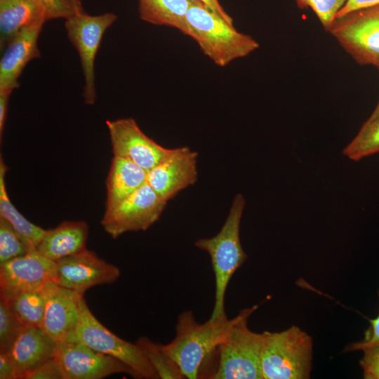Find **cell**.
<instances>
[{
	"label": "cell",
	"mask_w": 379,
	"mask_h": 379,
	"mask_svg": "<svg viewBox=\"0 0 379 379\" xmlns=\"http://www.w3.org/2000/svg\"><path fill=\"white\" fill-rule=\"evenodd\" d=\"M232 322L225 316L199 324L190 310L178 316L175 338L164 347L185 378H206V370L216 361L218 347Z\"/></svg>",
	"instance_id": "obj_1"
},
{
	"label": "cell",
	"mask_w": 379,
	"mask_h": 379,
	"mask_svg": "<svg viewBox=\"0 0 379 379\" xmlns=\"http://www.w3.org/2000/svg\"><path fill=\"white\" fill-rule=\"evenodd\" d=\"M185 26V34L195 40L203 53L220 67L246 57L259 47L251 36L237 31L199 0L189 8Z\"/></svg>",
	"instance_id": "obj_2"
},
{
	"label": "cell",
	"mask_w": 379,
	"mask_h": 379,
	"mask_svg": "<svg viewBox=\"0 0 379 379\" xmlns=\"http://www.w3.org/2000/svg\"><path fill=\"white\" fill-rule=\"evenodd\" d=\"M245 205L244 197L237 194L220 232L213 237L200 239L194 243L210 255L215 274V301L211 320L226 316V289L232 275L247 259L240 240V223Z\"/></svg>",
	"instance_id": "obj_3"
},
{
	"label": "cell",
	"mask_w": 379,
	"mask_h": 379,
	"mask_svg": "<svg viewBox=\"0 0 379 379\" xmlns=\"http://www.w3.org/2000/svg\"><path fill=\"white\" fill-rule=\"evenodd\" d=\"M258 307L243 309L232 319L218 347L216 365L209 378L262 379V333L251 331L247 325Z\"/></svg>",
	"instance_id": "obj_4"
},
{
	"label": "cell",
	"mask_w": 379,
	"mask_h": 379,
	"mask_svg": "<svg viewBox=\"0 0 379 379\" xmlns=\"http://www.w3.org/2000/svg\"><path fill=\"white\" fill-rule=\"evenodd\" d=\"M262 379H307L312 368L313 340L297 326L279 332L264 331Z\"/></svg>",
	"instance_id": "obj_5"
},
{
	"label": "cell",
	"mask_w": 379,
	"mask_h": 379,
	"mask_svg": "<svg viewBox=\"0 0 379 379\" xmlns=\"http://www.w3.org/2000/svg\"><path fill=\"white\" fill-rule=\"evenodd\" d=\"M122 361L132 369L135 378H159L146 354L136 343L126 341L107 329L93 314L84 298L81 302L77 328L68 340Z\"/></svg>",
	"instance_id": "obj_6"
},
{
	"label": "cell",
	"mask_w": 379,
	"mask_h": 379,
	"mask_svg": "<svg viewBox=\"0 0 379 379\" xmlns=\"http://www.w3.org/2000/svg\"><path fill=\"white\" fill-rule=\"evenodd\" d=\"M117 18L113 13L90 15L81 12L65 19L67 37L77 50L81 62L84 77L82 95L86 105H93L96 100L95 59L105 32Z\"/></svg>",
	"instance_id": "obj_7"
},
{
	"label": "cell",
	"mask_w": 379,
	"mask_h": 379,
	"mask_svg": "<svg viewBox=\"0 0 379 379\" xmlns=\"http://www.w3.org/2000/svg\"><path fill=\"white\" fill-rule=\"evenodd\" d=\"M329 32L358 63L379 69V5L337 18Z\"/></svg>",
	"instance_id": "obj_8"
},
{
	"label": "cell",
	"mask_w": 379,
	"mask_h": 379,
	"mask_svg": "<svg viewBox=\"0 0 379 379\" xmlns=\"http://www.w3.org/2000/svg\"><path fill=\"white\" fill-rule=\"evenodd\" d=\"M166 204L146 182L115 207L105 211L100 223L113 239L128 232L145 231L159 220Z\"/></svg>",
	"instance_id": "obj_9"
},
{
	"label": "cell",
	"mask_w": 379,
	"mask_h": 379,
	"mask_svg": "<svg viewBox=\"0 0 379 379\" xmlns=\"http://www.w3.org/2000/svg\"><path fill=\"white\" fill-rule=\"evenodd\" d=\"M53 357L61 368L63 379H102L116 373L134 378L132 369L122 361L78 342L57 343Z\"/></svg>",
	"instance_id": "obj_10"
},
{
	"label": "cell",
	"mask_w": 379,
	"mask_h": 379,
	"mask_svg": "<svg viewBox=\"0 0 379 379\" xmlns=\"http://www.w3.org/2000/svg\"><path fill=\"white\" fill-rule=\"evenodd\" d=\"M120 275L118 267L86 248L55 262L53 281L62 287L84 294L92 287L115 282Z\"/></svg>",
	"instance_id": "obj_11"
},
{
	"label": "cell",
	"mask_w": 379,
	"mask_h": 379,
	"mask_svg": "<svg viewBox=\"0 0 379 379\" xmlns=\"http://www.w3.org/2000/svg\"><path fill=\"white\" fill-rule=\"evenodd\" d=\"M106 124L114 156L128 159L147 171L161 162L171 150L148 137L133 118L108 120Z\"/></svg>",
	"instance_id": "obj_12"
},
{
	"label": "cell",
	"mask_w": 379,
	"mask_h": 379,
	"mask_svg": "<svg viewBox=\"0 0 379 379\" xmlns=\"http://www.w3.org/2000/svg\"><path fill=\"white\" fill-rule=\"evenodd\" d=\"M43 290L46 306L41 328L56 344L68 340L77 328L84 294L53 281L47 282Z\"/></svg>",
	"instance_id": "obj_13"
},
{
	"label": "cell",
	"mask_w": 379,
	"mask_h": 379,
	"mask_svg": "<svg viewBox=\"0 0 379 379\" xmlns=\"http://www.w3.org/2000/svg\"><path fill=\"white\" fill-rule=\"evenodd\" d=\"M197 152L187 147L171 149L161 162L147 171V182L168 201L197 182Z\"/></svg>",
	"instance_id": "obj_14"
},
{
	"label": "cell",
	"mask_w": 379,
	"mask_h": 379,
	"mask_svg": "<svg viewBox=\"0 0 379 379\" xmlns=\"http://www.w3.org/2000/svg\"><path fill=\"white\" fill-rule=\"evenodd\" d=\"M54 277L55 262L34 248L0 264V293L40 289Z\"/></svg>",
	"instance_id": "obj_15"
},
{
	"label": "cell",
	"mask_w": 379,
	"mask_h": 379,
	"mask_svg": "<svg viewBox=\"0 0 379 379\" xmlns=\"http://www.w3.org/2000/svg\"><path fill=\"white\" fill-rule=\"evenodd\" d=\"M45 21H39L23 29L3 51L0 60V91L11 93L20 86L19 78L33 59L41 57L39 36Z\"/></svg>",
	"instance_id": "obj_16"
},
{
	"label": "cell",
	"mask_w": 379,
	"mask_h": 379,
	"mask_svg": "<svg viewBox=\"0 0 379 379\" xmlns=\"http://www.w3.org/2000/svg\"><path fill=\"white\" fill-rule=\"evenodd\" d=\"M56 343L41 328L24 326L7 352L20 379L54 355Z\"/></svg>",
	"instance_id": "obj_17"
},
{
	"label": "cell",
	"mask_w": 379,
	"mask_h": 379,
	"mask_svg": "<svg viewBox=\"0 0 379 379\" xmlns=\"http://www.w3.org/2000/svg\"><path fill=\"white\" fill-rule=\"evenodd\" d=\"M88 235L86 222L64 221L54 228L46 230L36 248L43 256L55 262L85 250Z\"/></svg>",
	"instance_id": "obj_18"
},
{
	"label": "cell",
	"mask_w": 379,
	"mask_h": 379,
	"mask_svg": "<svg viewBox=\"0 0 379 379\" xmlns=\"http://www.w3.org/2000/svg\"><path fill=\"white\" fill-rule=\"evenodd\" d=\"M48 20L46 11L32 0H0V49L25 27Z\"/></svg>",
	"instance_id": "obj_19"
},
{
	"label": "cell",
	"mask_w": 379,
	"mask_h": 379,
	"mask_svg": "<svg viewBox=\"0 0 379 379\" xmlns=\"http://www.w3.org/2000/svg\"><path fill=\"white\" fill-rule=\"evenodd\" d=\"M147 174V171L135 163L114 156L106 180L105 211L113 208L146 183Z\"/></svg>",
	"instance_id": "obj_20"
},
{
	"label": "cell",
	"mask_w": 379,
	"mask_h": 379,
	"mask_svg": "<svg viewBox=\"0 0 379 379\" xmlns=\"http://www.w3.org/2000/svg\"><path fill=\"white\" fill-rule=\"evenodd\" d=\"M140 18L156 25L169 26L185 33V17L194 0H138Z\"/></svg>",
	"instance_id": "obj_21"
},
{
	"label": "cell",
	"mask_w": 379,
	"mask_h": 379,
	"mask_svg": "<svg viewBox=\"0 0 379 379\" xmlns=\"http://www.w3.org/2000/svg\"><path fill=\"white\" fill-rule=\"evenodd\" d=\"M43 287L36 290L0 293V297L6 301L24 326L41 328L46 306Z\"/></svg>",
	"instance_id": "obj_22"
},
{
	"label": "cell",
	"mask_w": 379,
	"mask_h": 379,
	"mask_svg": "<svg viewBox=\"0 0 379 379\" xmlns=\"http://www.w3.org/2000/svg\"><path fill=\"white\" fill-rule=\"evenodd\" d=\"M6 172L7 166L1 156L0 217L5 219L30 246L36 248L42 239L46 230L29 222L11 203L6 187L5 175Z\"/></svg>",
	"instance_id": "obj_23"
},
{
	"label": "cell",
	"mask_w": 379,
	"mask_h": 379,
	"mask_svg": "<svg viewBox=\"0 0 379 379\" xmlns=\"http://www.w3.org/2000/svg\"><path fill=\"white\" fill-rule=\"evenodd\" d=\"M342 152L354 161L379 152V115L368 119Z\"/></svg>",
	"instance_id": "obj_24"
},
{
	"label": "cell",
	"mask_w": 379,
	"mask_h": 379,
	"mask_svg": "<svg viewBox=\"0 0 379 379\" xmlns=\"http://www.w3.org/2000/svg\"><path fill=\"white\" fill-rule=\"evenodd\" d=\"M146 354L159 378H185L175 361L164 347V345L154 343L145 336L135 342Z\"/></svg>",
	"instance_id": "obj_25"
},
{
	"label": "cell",
	"mask_w": 379,
	"mask_h": 379,
	"mask_svg": "<svg viewBox=\"0 0 379 379\" xmlns=\"http://www.w3.org/2000/svg\"><path fill=\"white\" fill-rule=\"evenodd\" d=\"M34 248L3 218L0 217V264Z\"/></svg>",
	"instance_id": "obj_26"
},
{
	"label": "cell",
	"mask_w": 379,
	"mask_h": 379,
	"mask_svg": "<svg viewBox=\"0 0 379 379\" xmlns=\"http://www.w3.org/2000/svg\"><path fill=\"white\" fill-rule=\"evenodd\" d=\"M24 326L0 297V352H7Z\"/></svg>",
	"instance_id": "obj_27"
},
{
	"label": "cell",
	"mask_w": 379,
	"mask_h": 379,
	"mask_svg": "<svg viewBox=\"0 0 379 379\" xmlns=\"http://www.w3.org/2000/svg\"><path fill=\"white\" fill-rule=\"evenodd\" d=\"M347 0H295L300 8H310L326 31L330 30Z\"/></svg>",
	"instance_id": "obj_28"
},
{
	"label": "cell",
	"mask_w": 379,
	"mask_h": 379,
	"mask_svg": "<svg viewBox=\"0 0 379 379\" xmlns=\"http://www.w3.org/2000/svg\"><path fill=\"white\" fill-rule=\"evenodd\" d=\"M363 356L359 365L365 379H379V345L366 347L361 350Z\"/></svg>",
	"instance_id": "obj_29"
},
{
	"label": "cell",
	"mask_w": 379,
	"mask_h": 379,
	"mask_svg": "<svg viewBox=\"0 0 379 379\" xmlns=\"http://www.w3.org/2000/svg\"><path fill=\"white\" fill-rule=\"evenodd\" d=\"M46 12L48 20L56 18L67 19L75 13L69 0H32Z\"/></svg>",
	"instance_id": "obj_30"
},
{
	"label": "cell",
	"mask_w": 379,
	"mask_h": 379,
	"mask_svg": "<svg viewBox=\"0 0 379 379\" xmlns=\"http://www.w3.org/2000/svg\"><path fill=\"white\" fill-rule=\"evenodd\" d=\"M22 379H63L61 368L53 357L23 375Z\"/></svg>",
	"instance_id": "obj_31"
},
{
	"label": "cell",
	"mask_w": 379,
	"mask_h": 379,
	"mask_svg": "<svg viewBox=\"0 0 379 379\" xmlns=\"http://www.w3.org/2000/svg\"><path fill=\"white\" fill-rule=\"evenodd\" d=\"M379 296V290L378 292ZM369 326L366 331L364 338L362 340L351 343L346 348L345 351L361 350L363 348L379 345V314L374 318L368 320Z\"/></svg>",
	"instance_id": "obj_32"
},
{
	"label": "cell",
	"mask_w": 379,
	"mask_h": 379,
	"mask_svg": "<svg viewBox=\"0 0 379 379\" xmlns=\"http://www.w3.org/2000/svg\"><path fill=\"white\" fill-rule=\"evenodd\" d=\"M0 379H20L18 371L7 352H0Z\"/></svg>",
	"instance_id": "obj_33"
},
{
	"label": "cell",
	"mask_w": 379,
	"mask_h": 379,
	"mask_svg": "<svg viewBox=\"0 0 379 379\" xmlns=\"http://www.w3.org/2000/svg\"><path fill=\"white\" fill-rule=\"evenodd\" d=\"M377 5H379V0H347L343 7L339 11L337 18Z\"/></svg>",
	"instance_id": "obj_34"
},
{
	"label": "cell",
	"mask_w": 379,
	"mask_h": 379,
	"mask_svg": "<svg viewBox=\"0 0 379 379\" xmlns=\"http://www.w3.org/2000/svg\"><path fill=\"white\" fill-rule=\"evenodd\" d=\"M11 93L0 91V138L2 139L7 112L8 109L9 98Z\"/></svg>",
	"instance_id": "obj_35"
},
{
	"label": "cell",
	"mask_w": 379,
	"mask_h": 379,
	"mask_svg": "<svg viewBox=\"0 0 379 379\" xmlns=\"http://www.w3.org/2000/svg\"><path fill=\"white\" fill-rule=\"evenodd\" d=\"M206 5L212 11L222 17L224 20L230 24L234 25L232 17L224 10L218 0H199Z\"/></svg>",
	"instance_id": "obj_36"
},
{
	"label": "cell",
	"mask_w": 379,
	"mask_h": 379,
	"mask_svg": "<svg viewBox=\"0 0 379 379\" xmlns=\"http://www.w3.org/2000/svg\"><path fill=\"white\" fill-rule=\"evenodd\" d=\"M73 6L75 13L84 12L81 0H69Z\"/></svg>",
	"instance_id": "obj_37"
},
{
	"label": "cell",
	"mask_w": 379,
	"mask_h": 379,
	"mask_svg": "<svg viewBox=\"0 0 379 379\" xmlns=\"http://www.w3.org/2000/svg\"><path fill=\"white\" fill-rule=\"evenodd\" d=\"M379 115V101L378 102L377 106L375 107V109L373 110V113L370 116L368 119H373L374 117H376Z\"/></svg>",
	"instance_id": "obj_38"
}]
</instances>
